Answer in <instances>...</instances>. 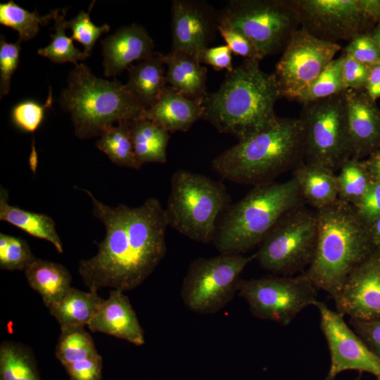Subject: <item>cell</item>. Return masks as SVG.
Returning a JSON list of instances; mask_svg holds the SVG:
<instances>
[{
	"label": "cell",
	"mask_w": 380,
	"mask_h": 380,
	"mask_svg": "<svg viewBox=\"0 0 380 380\" xmlns=\"http://www.w3.org/2000/svg\"><path fill=\"white\" fill-rule=\"evenodd\" d=\"M103 301L96 291L85 292L71 287L57 303L48 308L61 331L84 327L98 312Z\"/></svg>",
	"instance_id": "obj_26"
},
{
	"label": "cell",
	"mask_w": 380,
	"mask_h": 380,
	"mask_svg": "<svg viewBox=\"0 0 380 380\" xmlns=\"http://www.w3.org/2000/svg\"><path fill=\"white\" fill-rule=\"evenodd\" d=\"M171 14V50L186 52L199 60L217 31L219 12L204 1L173 0Z\"/></svg>",
	"instance_id": "obj_17"
},
{
	"label": "cell",
	"mask_w": 380,
	"mask_h": 380,
	"mask_svg": "<svg viewBox=\"0 0 380 380\" xmlns=\"http://www.w3.org/2000/svg\"><path fill=\"white\" fill-rule=\"evenodd\" d=\"M58 101L70 114L75 135L82 139L99 137L115 122L132 121L145 110L125 84L96 77L83 63L70 72Z\"/></svg>",
	"instance_id": "obj_6"
},
{
	"label": "cell",
	"mask_w": 380,
	"mask_h": 380,
	"mask_svg": "<svg viewBox=\"0 0 380 380\" xmlns=\"http://www.w3.org/2000/svg\"><path fill=\"white\" fill-rule=\"evenodd\" d=\"M315 305L320 315V328L330 352L331 364L325 380H335L346 370L365 372L380 380V358L355 334L343 316L317 300Z\"/></svg>",
	"instance_id": "obj_15"
},
{
	"label": "cell",
	"mask_w": 380,
	"mask_h": 380,
	"mask_svg": "<svg viewBox=\"0 0 380 380\" xmlns=\"http://www.w3.org/2000/svg\"><path fill=\"white\" fill-rule=\"evenodd\" d=\"M343 61V53L330 62L315 81L300 93L296 101L306 104L346 91L342 77Z\"/></svg>",
	"instance_id": "obj_35"
},
{
	"label": "cell",
	"mask_w": 380,
	"mask_h": 380,
	"mask_svg": "<svg viewBox=\"0 0 380 380\" xmlns=\"http://www.w3.org/2000/svg\"><path fill=\"white\" fill-rule=\"evenodd\" d=\"M92 332H101L135 346L145 343L144 332L128 297L112 289L107 299L87 325Z\"/></svg>",
	"instance_id": "obj_20"
},
{
	"label": "cell",
	"mask_w": 380,
	"mask_h": 380,
	"mask_svg": "<svg viewBox=\"0 0 380 380\" xmlns=\"http://www.w3.org/2000/svg\"><path fill=\"white\" fill-rule=\"evenodd\" d=\"M349 323L355 334L380 358V319L369 321L350 319Z\"/></svg>",
	"instance_id": "obj_45"
},
{
	"label": "cell",
	"mask_w": 380,
	"mask_h": 380,
	"mask_svg": "<svg viewBox=\"0 0 380 380\" xmlns=\"http://www.w3.org/2000/svg\"><path fill=\"white\" fill-rule=\"evenodd\" d=\"M363 161L372 180L380 183V146L371 153Z\"/></svg>",
	"instance_id": "obj_48"
},
{
	"label": "cell",
	"mask_w": 380,
	"mask_h": 380,
	"mask_svg": "<svg viewBox=\"0 0 380 380\" xmlns=\"http://www.w3.org/2000/svg\"><path fill=\"white\" fill-rule=\"evenodd\" d=\"M342 77L346 89H364L369 72V67L357 61L343 53Z\"/></svg>",
	"instance_id": "obj_44"
},
{
	"label": "cell",
	"mask_w": 380,
	"mask_h": 380,
	"mask_svg": "<svg viewBox=\"0 0 380 380\" xmlns=\"http://www.w3.org/2000/svg\"><path fill=\"white\" fill-rule=\"evenodd\" d=\"M336 181L338 199L355 205L373 182L363 160L350 157L340 166Z\"/></svg>",
	"instance_id": "obj_32"
},
{
	"label": "cell",
	"mask_w": 380,
	"mask_h": 380,
	"mask_svg": "<svg viewBox=\"0 0 380 380\" xmlns=\"http://www.w3.org/2000/svg\"><path fill=\"white\" fill-rule=\"evenodd\" d=\"M199 60L201 63L210 65L217 71L226 70L230 72L234 69L232 53L226 44L205 49Z\"/></svg>",
	"instance_id": "obj_46"
},
{
	"label": "cell",
	"mask_w": 380,
	"mask_h": 380,
	"mask_svg": "<svg viewBox=\"0 0 380 380\" xmlns=\"http://www.w3.org/2000/svg\"><path fill=\"white\" fill-rule=\"evenodd\" d=\"M217 31L232 53L245 59H262L253 44L240 32L220 25H218Z\"/></svg>",
	"instance_id": "obj_41"
},
{
	"label": "cell",
	"mask_w": 380,
	"mask_h": 380,
	"mask_svg": "<svg viewBox=\"0 0 380 380\" xmlns=\"http://www.w3.org/2000/svg\"><path fill=\"white\" fill-rule=\"evenodd\" d=\"M336 312L350 319H380V250L372 253L348 277L333 298Z\"/></svg>",
	"instance_id": "obj_16"
},
{
	"label": "cell",
	"mask_w": 380,
	"mask_h": 380,
	"mask_svg": "<svg viewBox=\"0 0 380 380\" xmlns=\"http://www.w3.org/2000/svg\"><path fill=\"white\" fill-rule=\"evenodd\" d=\"M343 53L368 67L380 63V49L369 32L353 38L345 47Z\"/></svg>",
	"instance_id": "obj_40"
},
{
	"label": "cell",
	"mask_w": 380,
	"mask_h": 380,
	"mask_svg": "<svg viewBox=\"0 0 380 380\" xmlns=\"http://www.w3.org/2000/svg\"><path fill=\"white\" fill-rule=\"evenodd\" d=\"M103 65L106 77L116 76L155 53L154 43L146 29L132 23L120 27L101 41Z\"/></svg>",
	"instance_id": "obj_19"
},
{
	"label": "cell",
	"mask_w": 380,
	"mask_h": 380,
	"mask_svg": "<svg viewBox=\"0 0 380 380\" xmlns=\"http://www.w3.org/2000/svg\"><path fill=\"white\" fill-rule=\"evenodd\" d=\"M163 54L153 56L127 68V89L145 110L160 99L167 86Z\"/></svg>",
	"instance_id": "obj_23"
},
{
	"label": "cell",
	"mask_w": 380,
	"mask_h": 380,
	"mask_svg": "<svg viewBox=\"0 0 380 380\" xmlns=\"http://www.w3.org/2000/svg\"><path fill=\"white\" fill-rule=\"evenodd\" d=\"M130 132L134 154L141 165L167 162L169 132L142 116L130 122Z\"/></svg>",
	"instance_id": "obj_28"
},
{
	"label": "cell",
	"mask_w": 380,
	"mask_h": 380,
	"mask_svg": "<svg viewBox=\"0 0 380 380\" xmlns=\"http://www.w3.org/2000/svg\"><path fill=\"white\" fill-rule=\"evenodd\" d=\"M61 331L55 355L63 366L99 355L91 336L84 327Z\"/></svg>",
	"instance_id": "obj_34"
},
{
	"label": "cell",
	"mask_w": 380,
	"mask_h": 380,
	"mask_svg": "<svg viewBox=\"0 0 380 380\" xmlns=\"http://www.w3.org/2000/svg\"><path fill=\"white\" fill-rule=\"evenodd\" d=\"M67 8L56 9L54 17V31L51 34V43L37 51L39 55L46 57L54 63H72L78 65L77 61L84 60L88 56L77 49L73 44L72 37L65 34L67 29L65 20Z\"/></svg>",
	"instance_id": "obj_33"
},
{
	"label": "cell",
	"mask_w": 380,
	"mask_h": 380,
	"mask_svg": "<svg viewBox=\"0 0 380 380\" xmlns=\"http://www.w3.org/2000/svg\"><path fill=\"white\" fill-rule=\"evenodd\" d=\"M364 90L374 101L380 98V63L369 67Z\"/></svg>",
	"instance_id": "obj_47"
},
{
	"label": "cell",
	"mask_w": 380,
	"mask_h": 380,
	"mask_svg": "<svg viewBox=\"0 0 380 380\" xmlns=\"http://www.w3.org/2000/svg\"><path fill=\"white\" fill-rule=\"evenodd\" d=\"M316 213V248L305 273L317 289L333 298L349 274L375 248L369 227L359 217L353 205L338 199Z\"/></svg>",
	"instance_id": "obj_3"
},
{
	"label": "cell",
	"mask_w": 380,
	"mask_h": 380,
	"mask_svg": "<svg viewBox=\"0 0 380 380\" xmlns=\"http://www.w3.org/2000/svg\"><path fill=\"white\" fill-rule=\"evenodd\" d=\"M317 217L303 205L284 215L271 229L255 253L265 270L292 276L311 264L315 252Z\"/></svg>",
	"instance_id": "obj_10"
},
{
	"label": "cell",
	"mask_w": 380,
	"mask_h": 380,
	"mask_svg": "<svg viewBox=\"0 0 380 380\" xmlns=\"http://www.w3.org/2000/svg\"><path fill=\"white\" fill-rule=\"evenodd\" d=\"M81 11L75 18L67 21V29L72 30V39L77 41L84 46V53L89 57L98 39L110 30L107 24L98 26L91 21L89 12Z\"/></svg>",
	"instance_id": "obj_38"
},
{
	"label": "cell",
	"mask_w": 380,
	"mask_h": 380,
	"mask_svg": "<svg viewBox=\"0 0 380 380\" xmlns=\"http://www.w3.org/2000/svg\"><path fill=\"white\" fill-rule=\"evenodd\" d=\"M304 202L293 177L253 186L243 198L226 209L213 242L220 253L243 254L260 245L284 215Z\"/></svg>",
	"instance_id": "obj_5"
},
{
	"label": "cell",
	"mask_w": 380,
	"mask_h": 380,
	"mask_svg": "<svg viewBox=\"0 0 380 380\" xmlns=\"http://www.w3.org/2000/svg\"><path fill=\"white\" fill-rule=\"evenodd\" d=\"M18 40L8 42L3 35L0 37V96L10 91L11 80L19 65L21 46Z\"/></svg>",
	"instance_id": "obj_39"
},
{
	"label": "cell",
	"mask_w": 380,
	"mask_h": 380,
	"mask_svg": "<svg viewBox=\"0 0 380 380\" xmlns=\"http://www.w3.org/2000/svg\"><path fill=\"white\" fill-rule=\"evenodd\" d=\"M70 380H101L103 359L97 355L63 366Z\"/></svg>",
	"instance_id": "obj_43"
},
{
	"label": "cell",
	"mask_w": 380,
	"mask_h": 380,
	"mask_svg": "<svg viewBox=\"0 0 380 380\" xmlns=\"http://www.w3.org/2000/svg\"><path fill=\"white\" fill-rule=\"evenodd\" d=\"M53 103L51 87L46 102L41 104L34 100H25L15 104L11 113L14 125L19 129L29 133L35 132L42 123L46 110Z\"/></svg>",
	"instance_id": "obj_37"
},
{
	"label": "cell",
	"mask_w": 380,
	"mask_h": 380,
	"mask_svg": "<svg viewBox=\"0 0 380 380\" xmlns=\"http://www.w3.org/2000/svg\"><path fill=\"white\" fill-rule=\"evenodd\" d=\"M299 118L303 127L305 162L335 172L352 156L346 91L303 104Z\"/></svg>",
	"instance_id": "obj_8"
},
{
	"label": "cell",
	"mask_w": 380,
	"mask_h": 380,
	"mask_svg": "<svg viewBox=\"0 0 380 380\" xmlns=\"http://www.w3.org/2000/svg\"><path fill=\"white\" fill-rule=\"evenodd\" d=\"M361 220L368 227L380 217V183L372 182L354 205Z\"/></svg>",
	"instance_id": "obj_42"
},
{
	"label": "cell",
	"mask_w": 380,
	"mask_h": 380,
	"mask_svg": "<svg viewBox=\"0 0 380 380\" xmlns=\"http://www.w3.org/2000/svg\"><path fill=\"white\" fill-rule=\"evenodd\" d=\"M8 191L0 187V220L8 222L28 234L46 240L53 245L60 253L63 252L61 239L54 220L44 213L30 212L8 201Z\"/></svg>",
	"instance_id": "obj_25"
},
{
	"label": "cell",
	"mask_w": 380,
	"mask_h": 380,
	"mask_svg": "<svg viewBox=\"0 0 380 380\" xmlns=\"http://www.w3.org/2000/svg\"><path fill=\"white\" fill-rule=\"evenodd\" d=\"M130 122L122 121L104 129L96 141V146L115 165L139 170L142 165L134 154Z\"/></svg>",
	"instance_id": "obj_30"
},
{
	"label": "cell",
	"mask_w": 380,
	"mask_h": 380,
	"mask_svg": "<svg viewBox=\"0 0 380 380\" xmlns=\"http://www.w3.org/2000/svg\"><path fill=\"white\" fill-rule=\"evenodd\" d=\"M346 98L351 157L362 160L380 146V108L364 89H346Z\"/></svg>",
	"instance_id": "obj_18"
},
{
	"label": "cell",
	"mask_w": 380,
	"mask_h": 380,
	"mask_svg": "<svg viewBox=\"0 0 380 380\" xmlns=\"http://www.w3.org/2000/svg\"><path fill=\"white\" fill-rule=\"evenodd\" d=\"M353 380H361V376H358L357 378L353 379Z\"/></svg>",
	"instance_id": "obj_51"
},
{
	"label": "cell",
	"mask_w": 380,
	"mask_h": 380,
	"mask_svg": "<svg viewBox=\"0 0 380 380\" xmlns=\"http://www.w3.org/2000/svg\"><path fill=\"white\" fill-rule=\"evenodd\" d=\"M230 197L225 186L205 175L178 170L171 177L165 213L169 226L193 241H213L219 216Z\"/></svg>",
	"instance_id": "obj_7"
},
{
	"label": "cell",
	"mask_w": 380,
	"mask_h": 380,
	"mask_svg": "<svg viewBox=\"0 0 380 380\" xmlns=\"http://www.w3.org/2000/svg\"><path fill=\"white\" fill-rule=\"evenodd\" d=\"M27 242L19 236L0 233V268L25 270L35 260Z\"/></svg>",
	"instance_id": "obj_36"
},
{
	"label": "cell",
	"mask_w": 380,
	"mask_h": 380,
	"mask_svg": "<svg viewBox=\"0 0 380 380\" xmlns=\"http://www.w3.org/2000/svg\"><path fill=\"white\" fill-rule=\"evenodd\" d=\"M258 60L244 59L227 72L219 88L203 99V118L220 133L245 139L272 124L281 96L274 73L264 72Z\"/></svg>",
	"instance_id": "obj_2"
},
{
	"label": "cell",
	"mask_w": 380,
	"mask_h": 380,
	"mask_svg": "<svg viewBox=\"0 0 380 380\" xmlns=\"http://www.w3.org/2000/svg\"><path fill=\"white\" fill-rule=\"evenodd\" d=\"M341 49L338 43L319 39L303 27L291 34L274 73L281 96L297 100Z\"/></svg>",
	"instance_id": "obj_14"
},
{
	"label": "cell",
	"mask_w": 380,
	"mask_h": 380,
	"mask_svg": "<svg viewBox=\"0 0 380 380\" xmlns=\"http://www.w3.org/2000/svg\"><path fill=\"white\" fill-rule=\"evenodd\" d=\"M204 113L203 100L187 98L167 86L160 99L144 111V117L169 132H186Z\"/></svg>",
	"instance_id": "obj_21"
},
{
	"label": "cell",
	"mask_w": 380,
	"mask_h": 380,
	"mask_svg": "<svg viewBox=\"0 0 380 380\" xmlns=\"http://www.w3.org/2000/svg\"><path fill=\"white\" fill-rule=\"evenodd\" d=\"M167 85L182 95L203 100L207 94V68L196 57L182 51L163 54Z\"/></svg>",
	"instance_id": "obj_22"
},
{
	"label": "cell",
	"mask_w": 380,
	"mask_h": 380,
	"mask_svg": "<svg viewBox=\"0 0 380 380\" xmlns=\"http://www.w3.org/2000/svg\"><path fill=\"white\" fill-rule=\"evenodd\" d=\"M372 37L377 44L379 48L380 49V21L376 25V26L372 29V32H369Z\"/></svg>",
	"instance_id": "obj_50"
},
{
	"label": "cell",
	"mask_w": 380,
	"mask_h": 380,
	"mask_svg": "<svg viewBox=\"0 0 380 380\" xmlns=\"http://www.w3.org/2000/svg\"><path fill=\"white\" fill-rule=\"evenodd\" d=\"M92 214L104 225V239L93 257L81 260L78 272L91 291L110 288L122 292L141 285L154 271L166 253L169 226L165 209L158 199L141 205H108L87 189Z\"/></svg>",
	"instance_id": "obj_1"
},
{
	"label": "cell",
	"mask_w": 380,
	"mask_h": 380,
	"mask_svg": "<svg viewBox=\"0 0 380 380\" xmlns=\"http://www.w3.org/2000/svg\"><path fill=\"white\" fill-rule=\"evenodd\" d=\"M253 259L255 254L220 253L194 260L182 285L184 303L201 314H213L224 308L238 293L241 275Z\"/></svg>",
	"instance_id": "obj_11"
},
{
	"label": "cell",
	"mask_w": 380,
	"mask_h": 380,
	"mask_svg": "<svg viewBox=\"0 0 380 380\" xmlns=\"http://www.w3.org/2000/svg\"><path fill=\"white\" fill-rule=\"evenodd\" d=\"M293 178L304 201L316 210L338 199L336 175L329 168L303 160L295 167Z\"/></svg>",
	"instance_id": "obj_24"
},
{
	"label": "cell",
	"mask_w": 380,
	"mask_h": 380,
	"mask_svg": "<svg viewBox=\"0 0 380 380\" xmlns=\"http://www.w3.org/2000/svg\"><path fill=\"white\" fill-rule=\"evenodd\" d=\"M0 380H42L30 348L13 341L1 343Z\"/></svg>",
	"instance_id": "obj_29"
},
{
	"label": "cell",
	"mask_w": 380,
	"mask_h": 380,
	"mask_svg": "<svg viewBox=\"0 0 380 380\" xmlns=\"http://www.w3.org/2000/svg\"><path fill=\"white\" fill-rule=\"evenodd\" d=\"M301 27L331 42L350 41L380 21V0H289Z\"/></svg>",
	"instance_id": "obj_12"
},
{
	"label": "cell",
	"mask_w": 380,
	"mask_h": 380,
	"mask_svg": "<svg viewBox=\"0 0 380 380\" xmlns=\"http://www.w3.org/2000/svg\"><path fill=\"white\" fill-rule=\"evenodd\" d=\"M317 290L304 272L241 279L238 295L247 302L255 317L286 326L306 307L315 304Z\"/></svg>",
	"instance_id": "obj_13"
},
{
	"label": "cell",
	"mask_w": 380,
	"mask_h": 380,
	"mask_svg": "<svg viewBox=\"0 0 380 380\" xmlns=\"http://www.w3.org/2000/svg\"><path fill=\"white\" fill-rule=\"evenodd\" d=\"M25 275L30 287L39 293L47 308L59 301L72 287V276L60 263L37 258L25 270Z\"/></svg>",
	"instance_id": "obj_27"
},
{
	"label": "cell",
	"mask_w": 380,
	"mask_h": 380,
	"mask_svg": "<svg viewBox=\"0 0 380 380\" xmlns=\"http://www.w3.org/2000/svg\"><path fill=\"white\" fill-rule=\"evenodd\" d=\"M369 232L375 249L380 250V217L369 226Z\"/></svg>",
	"instance_id": "obj_49"
},
{
	"label": "cell",
	"mask_w": 380,
	"mask_h": 380,
	"mask_svg": "<svg viewBox=\"0 0 380 380\" xmlns=\"http://www.w3.org/2000/svg\"><path fill=\"white\" fill-rule=\"evenodd\" d=\"M56 13V9L47 15H40L37 11L30 12L10 0L0 4V23L15 30L18 33L20 42H26L38 34L40 25H44L54 19Z\"/></svg>",
	"instance_id": "obj_31"
},
{
	"label": "cell",
	"mask_w": 380,
	"mask_h": 380,
	"mask_svg": "<svg viewBox=\"0 0 380 380\" xmlns=\"http://www.w3.org/2000/svg\"><path fill=\"white\" fill-rule=\"evenodd\" d=\"M218 22L247 37L262 58L286 46L300 25L289 0H232Z\"/></svg>",
	"instance_id": "obj_9"
},
{
	"label": "cell",
	"mask_w": 380,
	"mask_h": 380,
	"mask_svg": "<svg viewBox=\"0 0 380 380\" xmlns=\"http://www.w3.org/2000/svg\"><path fill=\"white\" fill-rule=\"evenodd\" d=\"M300 118H279L255 134L239 141L211 163L223 179L253 186L296 167L304 159Z\"/></svg>",
	"instance_id": "obj_4"
}]
</instances>
